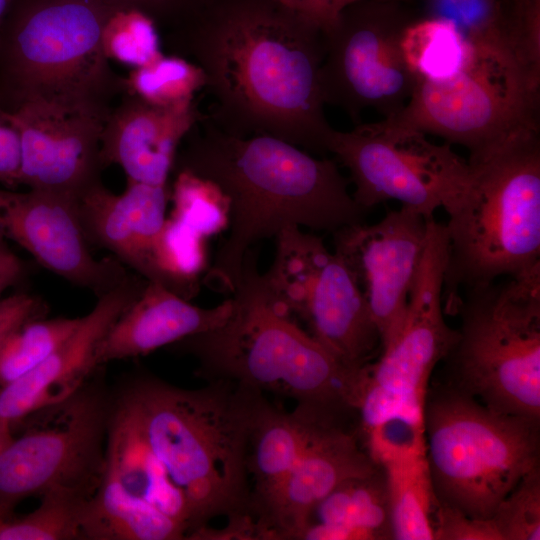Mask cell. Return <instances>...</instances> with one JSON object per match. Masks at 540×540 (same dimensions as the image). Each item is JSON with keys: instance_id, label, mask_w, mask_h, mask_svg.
Segmentation results:
<instances>
[{"instance_id": "6da1fadb", "label": "cell", "mask_w": 540, "mask_h": 540, "mask_svg": "<svg viewBox=\"0 0 540 540\" xmlns=\"http://www.w3.org/2000/svg\"><path fill=\"white\" fill-rule=\"evenodd\" d=\"M166 36L203 71L220 129L327 153L324 30L311 19L279 0H198Z\"/></svg>"}, {"instance_id": "7a4b0ae2", "label": "cell", "mask_w": 540, "mask_h": 540, "mask_svg": "<svg viewBox=\"0 0 540 540\" xmlns=\"http://www.w3.org/2000/svg\"><path fill=\"white\" fill-rule=\"evenodd\" d=\"M173 170L214 182L229 201V233L219 245L203 282L230 292L243 260L257 242L294 226L332 234L364 221L335 160L269 135L236 136L204 114L185 137Z\"/></svg>"}, {"instance_id": "3957f363", "label": "cell", "mask_w": 540, "mask_h": 540, "mask_svg": "<svg viewBox=\"0 0 540 540\" xmlns=\"http://www.w3.org/2000/svg\"><path fill=\"white\" fill-rule=\"evenodd\" d=\"M116 396L185 498L187 539L219 515H250L248 443L261 393L222 380L189 390L140 376Z\"/></svg>"}, {"instance_id": "277c9868", "label": "cell", "mask_w": 540, "mask_h": 540, "mask_svg": "<svg viewBox=\"0 0 540 540\" xmlns=\"http://www.w3.org/2000/svg\"><path fill=\"white\" fill-rule=\"evenodd\" d=\"M232 295V310L223 324L170 348L192 355L208 381L287 396L298 406L356 411L353 398L360 370L344 367L274 301L252 249Z\"/></svg>"}, {"instance_id": "5b68a950", "label": "cell", "mask_w": 540, "mask_h": 540, "mask_svg": "<svg viewBox=\"0 0 540 540\" xmlns=\"http://www.w3.org/2000/svg\"><path fill=\"white\" fill-rule=\"evenodd\" d=\"M113 10L102 0H16L0 27L3 108L41 103L107 119L126 91L101 44Z\"/></svg>"}, {"instance_id": "8992f818", "label": "cell", "mask_w": 540, "mask_h": 540, "mask_svg": "<svg viewBox=\"0 0 540 540\" xmlns=\"http://www.w3.org/2000/svg\"><path fill=\"white\" fill-rule=\"evenodd\" d=\"M448 209L445 314L469 288L540 268V137L524 133L478 163Z\"/></svg>"}, {"instance_id": "52a82bcc", "label": "cell", "mask_w": 540, "mask_h": 540, "mask_svg": "<svg viewBox=\"0 0 540 540\" xmlns=\"http://www.w3.org/2000/svg\"><path fill=\"white\" fill-rule=\"evenodd\" d=\"M447 239L427 235L401 325L378 356L360 369L353 405L365 449L381 464L425 452L424 407L436 366L457 338L444 318L442 289Z\"/></svg>"}, {"instance_id": "ba28073f", "label": "cell", "mask_w": 540, "mask_h": 540, "mask_svg": "<svg viewBox=\"0 0 540 540\" xmlns=\"http://www.w3.org/2000/svg\"><path fill=\"white\" fill-rule=\"evenodd\" d=\"M426 460L439 504L490 519L522 477L540 465V421L488 408L434 381L424 407Z\"/></svg>"}, {"instance_id": "9c48e42d", "label": "cell", "mask_w": 540, "mask_h": 540, "mask_svg": "<svg viewBox=\"0 0 540 540\" xmlns=\"http://www.w3.org/2000/svg\"><path fill=\"white\" fill-rule=\"evenodd\" d=\"M443 382L490 409L540 421V268L461 293Z\"/></svg>"}, {"instance_id": "30bf717a", "label": "cell", "mask_w": 540, "mask_h": 540, "mask_svg": "<svg viewBox=\"0 0 540 540\" xmlns=\"http://www.w3.org/2000/svg\"><path fill=\"white\" fill-rule=\"evenodd\" d=\"M472 47L461 71L441 81H419L406 106L392 117L465 147L471 164L524 133L540 131V78L507 52Z\"/></svg>"}, {"instance_id": "8fae6325", "label": "cell", "mask_w": 540, "mask_h": 540, "mask_svg": "<svg viewBox=\"0 0 540 540\" xmlns=\"http://www.w3.org/2000/svg\"><path fill=\"white\" fill-rule=\"evenodd\" d=\"M96 372L69 397L33 411L12 427L21 434L13 435L0 453L1 502L15 506L54 488L94 495L105 470L113 403Z\"/></svg>"}, {"instance_id": "7c38bea8", "label": "cell", "mask_w": 540, "mask_h": 540, "mask_svg": "<svg viewBox=\"0 0 540 540\" xmlns=\"http://www.w3.org/2000/svg\"><path fill=\"white\" fill-rule=\"evenodd\" d=\"M451 146L389 117L333 129L326 151L348 170L353 198L365 212L395 200L427 219L440 207L448 210L472 181L468 160Z\"/></svg>"}, {"instance_id": "4fadbf2b", "label": "cell", "mask_w": 540, "mask_h": 540, "mask_svg": "<svg viewBox=\"0 0 540 540\" xmlns=\"http://www.w3.org/2000/svg\"><path fill=\"white\" fill-rule=\"evenodd\" d=\"M276 252L264 284L282 309L302 320L308 333L352 371L372 362L381 340L352 274L323 240L288 227L276 237Z\"/></svg>"}, {"instance_id": "5bb4252c", "label": "cell", "mask_w": 540, "mask_h": 540, "mask_svg": "<svg viewBox=\"0 0 540 540\" xmlns=\"http://www.w3.org/2000/svg\"><path fill=\"white\" fill-rule=\"evenodd\" d=\"M397 0H355L324 32L321 88L325 104L354 124L372 109L389 118L408 103L417 78L404 62L400 37L411 22Z\"/></svg>"}, {"instance_id": "9a60e30c", "label": "cell", "mask_w": 540, "mask_h": 540, "mask_svg": "<svg viewBox=\"0 0 540 540\" xmlns=\"http://www.w3.org/2000/svg\"><path fill=\"white\" fill-rule=\"evenodd\" d=\"M427 219L401 206L376 223L363 221L333 233L334 252L368 305L381 347L403 321L425 248Z\"/></svg>"}, {"instance_id": "2e32d148", "label": "cell", "mask_w": 540, "mask_h": 540, "mask_svg": "<svg viewBox=\"0 0 540 540\" xmlns=\"http://www.w3.org/2000/svg\"><path fill=\"white\" fill-rule=\"evenodd\" d=\"M0 228L42 267L96 298L128 274L116 257H94L76 199L67 195L31 188L26 192L0 189Z\"/></svg>"}, {"instance_id": "e0dca14e", "label": "cell", "mask_w": 540, "mask_h": 540, "mask_svg": "<svg viewBox=\"0 0 540 540\" xmlns=\"http://www.w3.org/2000/svg\"><path fill=\"white\" fill-rule=\"evenodd\" d=\"M21 139L20 185L77 198L102 181L100 141L106 119L28 103L11 113Z\"/></svg>"}, {"instance_id": "ac0fdd59", "label": "cell", "mask_w": 540, "mask_h": 540, "mask_svg": "<svg viewBox=\"0 0 540 540\" xmlns=\"http://www.w3.org/2000/svg\"><path fill=\"white\" fill-rule=\"evenodd\" d=\"M147 280L135 272L97 298L76 329L36 368L0 386V422L11 428L33 411L78 390L100 368L98 347L117 319L143 292Z\"/></svg>"}, {"instance_id": "d6986e66", "label": "cell", "mask_w": 540, "mask_h": 540, "mask_svg": "<svg viewBox=\"0 0 540 540\" xmlns=\"http://www.w3.org/2000/svg\"><path fill=\"white\" fill-rule=\"evenodd\" d=\"M378 466L362 444L357 417L330 421L256 519L261 539H298L319 502L342 483Z\"/></svg>"}, {"instance_id": "ffe728a7", "label": "cell", "mask_w": 540, "mask_h": 540, "mask_svg": "<svg viewBox=\"0 0 540 540\" xmlns=\"http://www.w3.org/2000/svg\"><path fill=\"white\" fill-rule=\"evenodd\" d=\"M203 115L195 100L162 107L125 91L103 126V168L116 164L127 180L166 185L181 142Z\"/></svg>"}, {"instance_id": "44dd1931", "label": "cell", "mask_w": 540, "mask_h": 540, "mask_svg": "<svg viewBox=\"0 0 540 540\" xmlns=\"http://www.w3.org/2000/svg\"><path fill=\"white\" fill-rule=\"evenodd\" d=\"M170 188L127 180L114 194L102 181L76 200L77 214L91 248L106 249L147 280L152 248L166 221Z\"/></svg>"}, {"instance_id": "7402d4cb", "label": "cell", "mask_w": 540, "mask_h": 540, "mask_svg": "<svg viewBox=\"0 0 540 540\" xmlns=\"http://www.w3.org/2000/svg\"><path fill=\"white\" fill-rule=\"evenodd\" d=\"M231 310V298L203 308L148 281L141 295L104 336L96 354L97 365L145 355L216 328L226 321Z\"/></svg>"}, {"instance_id": "603a6c76", "label": "cell", "mask_w": 540, "mask_h": 540, "mask_svg": "<svg viewBox=\"0 0 540 540\" xmlns=\"http://www.w3.org/2000/svg\"><path fill=\"white\" fill-rule=\"evenodd\" d=\"M352 412L298 406L293 412L272 407L264 398L255 413L248 443L247 468L253 480L249 514L255 520L318 432Z\"/></svg>"}, {"instance_id": "cb8c5ba5", "label": "cell", "mask_w": 540, "mask_h": 540, "mask_svg": "<svg viewBox=\"0 0 540 540\" xmlns=\"http://www.w3.org/2000/svg\"><path fill=\"white\" fill-rule=\"evenodd\" d=\"M473 45L507 52L540 78V0H430Z\"/></svg>"}, {"instance_id": "d4e9b609", "label": "cell", "mask_w": 540, "mask_h": 540, "mask_svg": "<svg viewBox=\"0 0 540 540\" xmlns=\"http://www.w3.org/2000/svg\"><path fill=\"white\" fill-rule=\"evenodd\" d=\"M105 472L114 476L129 493L181 524L188 537L190 519L183 494L149 451L116 394L107 431Z\"/></svg>"}, {"instance_id": "484cf974", "label": "cell", "mask_w": 540, "mask_h": 540, "mask_svg": "<svg viewBox=\"0 0 540 540\" xmlns=\"http://www.w3.org/2000/svg\"><path fill=\"white\" fill-rule=\"evenodd\" d=\"M299 540H393L382 464L352 478L317 504Z\"/></svg>"}, {"instance_id": "4316f807", "label": "cell", "mask_w": 540, "mask_h": 540, "mask_svg": "<svg viewBox=\"0 0 540 540\" xmlns=\"http://www.w3.org/2000/svg\"><path fill=\"white\" fill-rule=\"evenodd\" d=\"M83 539L179 540L186 529L153 505L129 493L105 472L82 516Z\"/></svg>"}, {"instance_id": "83f0119b", "label": "cell", "mask_w": 540, "mask_h": 540, "mask_svg": "<svg viewBox=\"0 0 540 540\" xmlns=\"http://www.w3.org/2000/svg\"><path fill=\"white\" fill-rule=\"evenodd\" d=\"M393 540H434L435 497L425 452L385 460Z\"/></svg>"}, {"instance_id": "f1b7e54d", "label": "cell", "mask_w": 540, "mask_h": 540, "mask_svg": "<svg viewBox=\"0 0 540 540\" xmlns=\"http://www.w3.org/2000/svg\"><path fill=\"white\" fill-rule=\"evenodd\" d=\"M405 64L419 81H441L461 71L473 47L453 22L428 15L409 22L400 37Z\"/></svg>"}, {"instance_id": "f546056e", "label": "cell", "mask_w": 540, "mask_h": 540, "mask_svg": "<svg viewBox=\"0 0 540 540\" xmlns=\"http://www.w3.org/2000/svg\"><path fill=\"white\" fill-rule=\"evenodd\" d=\"M207 271L206 239L182 223L166 218L151 253L147 281L190 301Z\"/></svg>"}, {"instance_id": "4dcf8cb0", "label": "cell", "mask_w": 540, "mask_h": 540, "mask_svg": "<svg viewBox=\"0 0 540 540\" xmlns=\"http://www.w3.org/2000/svg\"><path fill=\"white\" fill-rule=\"evenodd\" d=\"M40 498L34 511L14 516L2 527L0 540L83 539L82 516L91 497L73 489L54 488Z\"/></svg>"}, {"instance_id": "1f68e13d", "label": "cell", "mask_w": 540, "mask_h": 540, "mask_svg": "<svg viewBox=\"0 0 540 540\" xmlns=\"http://www.w3.org/2000/svg\"><path fill=\"white\" fill-rule=\"evenodd\" d=\"M204 86L205 76L200 67L174 54H163L148 65L132 69L125 77L127 92L162 107L193 101Z\"/></svg>"}, {"instance_id": "d6a6232c", "label": "cell", "mask_w": 540, "mask_h": 540, "mask_svg": "<svg viewBox=\"0 0 540 540\" xmlns=\"http://www.w3.org/2000/svg\"><path fill=\"white\" fill-rule=\"evenodd\" d=\"M81 317H46L19 326L0 350V386L39 366L79 325Z\"/></svg>"}, {"instance_id": "836d02e7", "label": "cell", "mask_w": 540, "mask_h": 540, "mask_svg": "<svg viewBox=\"0 0 540 540\" xmlns=\"http://www.w3.org/2000/svg\"><path fill=\"white\" fill-rule=\"evenodd\" d=\"M174 172L170 217L205 239L227 228L229 201L218 185L188 170Z\"/></svg>"}, {"instance_id": "e575fe53", "label": "cell", "mask_w": 540, "mask_h": 540, "mask_svg": "<svg viewBox=\"0 0 540 540\" xmlns=\"http://www.w3.org/2000/svg\"><path fill=\"white\" fill-rule=\"evenodd\" d=\"M101 44L109 61L132 69L148 65L163 55L157 25L136 9H114L103 26Z\"/></svg>"}, {"instance_id": "d590c367", "label": "cell", "mask_w": 540, "mask_h": 540, "mask_svg": "<svg viewBox=\"0 0 540 540\" xmlns=\"http://www.w3.org/2000/svg\"><path fill=\"white\" fill-rule=\"evenodd\" d=\"M490 520L500 540L540 539V465L501 500Z\"/></svg>"}, {"instance_id": "8d00e7d4", "label": "cell", "mask_w": 540, "mask_h": 540, "mask_svg": "<svg viewBox=\"0 0 540 540\" xmlns=\"http://www.w3.org/2000/svg\"><path fill=\"white\" fill-rule=\"evenodd\" d=\"M434 540H500L490 519H477L437 504L433 514Z\"/></svg>"}, {"instance_id": "74e56055", "label": "cell", "mask_w": 540, "mask_h": 540, "mask_svg": "<svg viewBox=\"0 0 540 540\" xmlns=\"http://www.w3.org/2000/svg\"><path fill=\"white\" fill-rule=\"evenodd\" d=\"M48 304L40 296L19 291L0 299V350L8 337L23 323L46 317Z\"/></svg>"}, {"instance_id": "f35d334b", "label": "cell", "mask_w": 540, "mask_h": 540, "mask_svg": "<svg viewBox=\"0 0 540 540\" xmlns=\"http://www.w3.org/2000/svg\"><path fill=\"white\" fill-rule=\"evenodd\" d=\"M113 9H136L149 16L160 27H174L198 0H102Z\"/></svg>"}, {"instance_id": "ab89813d", "label": "cell", "mask_w": 540, "mask_h": 540, "mask_svg": "<svg viewBox=\"0 0 540 540\" xmlns=\"http://www.w3.org/2000/svg\"><path fill=\"white\" fill-rule=\"evenodd\" d=\"M285 5L302 13L318 26L324 32L328 30L336 21L340 11L351 0H279Z\"/></svg>"}, {"instance_id": "60d3db41", "label": "cell", "mask_w": 540, "mask_h": 540, "mask_svg": "<svg viewBox=\"0 0 540 540\" xmlns=\"http://www.w3.org/2000/svg\"><path fill=\"white\" fill-rule=\"evenodd\" d=\"M29 275V265L9 248L0 228V294L8 288L21 286Z\"/></svg>"}, {"instance_id": "b9f144b4", "label": "cell", "mask_w": 540, "mask_h": 540, "mask_svg": "<svg viewBox=\"0 0 540 540\" xmlns=\"http://www.w3.org/2000/svg\"><path fill=\"white\" fill-rule=\"evenodd\" d=\"M20 151V133L11 113L0 102V177L14 166Z\"/></svg>"}, {"instance_id": "7bdbcfd3", "label": "cell", "mask_w": 540, "mask_h": 540, "mask_svg": "<svg viewBox=\"0 0 540 540\" xmlns=\"http://www.w3.org/2000/svg\"><path fill=\"white\" fill-rule=\"evenodd\" d=\"M14 507L11 504L0 501V530L15 516Z\"/></svg>"}, {"instance_id": "ee69618b", "label": "cell", "mask_w": 540, "mask_h": 540, "mask_svg": "<svg viewBox=\"0 0 540 540\" xmlns=\"http://www.w3.org/2000/svg\"><path fill=\"white\" fill-rule=\"evenodd\" d=\"M13 439L12 428L0 422V453Z\"/></svg>"}, {"instance_id": "f6af8a7d", "label": "cell", "mask_w": 540, "mask_h": 540, "mask_svg": "<svg viewBox=\"0 0 540 540\" xmlns=\"http://www.w3.org/2000/svg\"><path fill=\"white\" fill-rule=\"evenodd\" d=\"M16 0H0V27Z\"/></svg>"}, {"instance_id": "bcb514c9", "label": "cell", "mask_w": 540, "mask_h": 540, "mask_svg": "<svg viewBox=\"0 0 540 540\" xmlns=\"http://www.w3.org/2000/svg\"><path fill=\"white\" fill-rule=\"evenodd\" d=\"M353 1H355V0H351V2H353Z\"/></svg>"}]
</instances>
